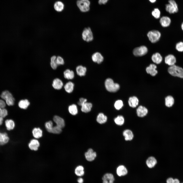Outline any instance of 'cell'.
Segmentation results:
<instances>
[{"instance_id": "obj_29", "label": "cell", "mask_w": 183, "mask_h": 183, "mask_svg": "<svg viewBox=\"0 0 183 183\" xmlns=\"http://www.w3.org/2000/svg\"><path fill=\"white\" fill-rule=\"evenodd\" d=\"M76 70L77 74L80 76H84L87 70L86 68L82 65L77 66L76 68Z\"/></svg>"}, {"instance_id": "obj_31", "label": "cell", "mask_w": 183, "mask_h": 183, "mask_svg": "<svg viewBox=\"0 0 183 183\" xmlns=\"http://www.w3.org/2000/svg\"><path fill=\"white\" fill-rule=\"evenodd\" d=\"M107 116L102 113H99L97 118V122L100 124H103L105 123L107 121Z\"/></svg>"}, {"instance_id": "obj_35", "label": "cell", "mask_w": 183, "mask_h": 183, "mask_svg": "<svg viewBox=\"0 0 183 183\" xmlns=\"http://www.w3.org/2000/svg\"><path fill=\"white\" fill-rule=\"evenodd\" d=\"M114 121L116 125L118 126H121L124 124L125 119L123 116L119 115L115 118Z\"/></svg>"}, {"instance_id": "obj_22", "label": "cell", "mask_w": 183, "mask_h": 183, "mask_svg": "<svg viewBox=\"0 0 183 183\" xmlns=\"http://www.w3.org/2000/svg\"><path fill=\"white\" fill-rule=\"evenodd\" d=\"M146 164L147 167L149 168L154 167L157 163L156 158L153 156L148 157L146 161Z\"/></svg>"}, {"instance_id": "obj_39", "label": "cell", "mask_w": 183, "mask_h": 183, "mask_svg": "<svg viewBox=\"0 0 183 183\" xmlns=\"http://www.w3.org/2000/svg\"><path fill=\"white\" fill-rule=\"evenodd\" d=\"M56 57L55 56H53L51 58L50 65L51 68L54 70L56 69L58 66L56 62Z\"/></svg>"}, {"instance_id": "obj_17", "label": "cell", "mask_w": 183, "mask_h": 183, "mask_svg": "<svg viewBox=\"0 0 183 183\" xmlns=\"http://www.w3.org/2000/svg\"><path fill=\"white\" fill-rule=\"evenodd\" d=\"M53 119L57 126L62 129L65 127V124L64 120L61 117L57 115H55L53 117Z\"/></svg>"}, {"instance_id": "obj_19", "label": "cell", "mask_w": 183, "mask_h": 183, "mask_svg": "<svg viewBox=\"0 0 183 183\" xmlns=\"http://www.w3.org/2000/svg\"><path fill=\"white\" fill-rule=\"evenodd\" d=\"M157 67L155 65L151 64L146 68V71L147 73L150 74L151 76H155L158 73V71L156 70Z\"/></svg>"}, {"instance_id": "obj_51", "label": "cell", "mask_w": 183, "mask_h": 183, "mask_svg": "<svg viewBox=\"0 0 183 183\" xmlns=\"http://www.w3.org/2000/svg\"><path fill=\"white\" fill-rule=\"evenodd\" d=\"M4 121V118L0 116V126L3 124Z\"/></svg>"}, {"instance_id": "obj_27", "label": "cell", "mask_w": 183, "mask_h": 183, "mask_svg": "<svg viewBox=\"0 0 183 183\" xmlns=\"http://www.w3.org/2000/svg\"><path fill=\"white\" fill-rule=\"evenodd\" d=\"M81 110L84 113H87L89 112L91 110L92 106V104L89 102H87L82 104Z\"/></svg>"}, {"instance_id": "obj_43", "label": "cell", "mask_w": 183, "mask_h": 183, "mask_svg": "<svg viewBox=\"0 0 183 183\" xmlns=\"http://www.w3.org/2000/svg\"><path fill=\"white\" fill-rule=\"evenodd\" d=\"M8 115V112L6 109L0 108V116L4 118H5Z\"/></svg>"}, {"instance_id": "obj_36", "label": "cell", "mask_w": 183, "mask_h": 183, "mask_svg": "<svg viewBox=\"0 0 183 183\" xmlns=\"http://www.w3.org/2000/svg\"><path fill=\"white\" fill-rule=\"evenodd\" d=\"M69 113L72 115H75L78 113V110L77 106L75 104H72L69 105L68 108Z\"/></svg>"}, {"instance_id": "obj_3", "label": "cell", "mask_w": 183, "mask_h": 183, "mask_svg": "<svg viewBox=\"0 0 183 183\" xmlns=\"http://www.w3.org/2000/svg\"><path fill=\"white\" fill-rule=\"evenodd\" d=\"M105 86L106 89L111 92H115L117 91L119 89V85L114 82L111 79H106L105 82Z\"/></svg>"}, {"instance_id": "obj_42", "label": "cell", "mask_w": 183, "mask_h": 183, "mask_svg": "<svg viewBox=\"0 0 183 183\" xmlns=\"http://www.w3.org/2000/svg\"><path fill=\"white\" fill-rule=\"evenodd\" d=\"M62 131V128L56 125L53 126L51 132V133L55 134H59Z\"/></svg>"}, {"instance_id": "obj_8", "label": "cell", "mask_w": 183, "mask_h": 183, "mask_svg": "<svg viewBox=\"0 0 183 183\" xmlns=\"http://www.w3.org/2000/svg\"><path fill=\"white\" fill-rule=\"evenodd\" d=\"M148 51L147 47L143 45L135 48L133 51V53L135 56H142L145 55Z\"/></svg>"}, {"instance_id": "obj_23", "label": "cell", "mask_w": 183, "mask_h": 183, "mask_svg": "<svg viewBox=\"0 0 183 183\" xmlns=\"http://www.w3.org/2000/svg\"><path fill=\"white\" fill-rule=\"evenodd\" d=\"M40 146L39 141L36 139L31 140L28 144L29 148L32 150H37Z\"/></svg>"}, {"instance_id": "obj_24", "label": "cell", "mask_w": 183, "mask_h": 183, "mask_svg": "<svg viewBox=\"0 0 183 183\" xmlns=\"http://www.w3.org/2000/svg\"><path fill=\"white\" fill-rule=\"evenodd\" d=\"M30 104L28 100L26 99H21L19 101L18 105L19 108L21 109H26L27 108Z\"/></svg>"}, {"instance_id": "obj_5", "label": "cell", "mask_w": 183, "mask_h": 183, "mask_svg": "<svg viewBox=\"0 0 183 183\" xmlns=\"http://www.w3.org/2000/svg\"><path fill=\"white\" fill-rule=\"evenodd\" d=\"M169 3L165 5L166 11L170 14H174L178 10V5L174 0H169Z\"/></svg>"}, {"instance_id": "obj_20", "label": "cell", "mask_w": 183, "mask_h": 183, "mask_svg": "<svg viewBox=\"0 0 183 183\" xmlns=\"http://www.w3.org/2000/svg\"><path fill=\"white\" fill-rule=\"evenodd\" d=\"M116 173L119 176H124L128 173V170L126 167L123 165L118 166L116 169Z\"/></svg>"}, {"instance_id": "obj_44", "label": "cell", "mask_w": 183, "mask_h": 183, "mask_svg": "<svg viewBox=\"0 0 183 183\" xmlns=\"http://www.w3.org/2000/svg\"><path fill=\"white\" fill-rule=\"evenodd\" d=\"M152 14L155 18H159L160 17V11L158 8H155L152 11Z\"/></svg>"}, {"instance_id": "obj_2", "label": "cell", "mask_w": 183, "mask_h": 183, "mask_svg": "<svg viewBox=\"0 0 183 183\" xmlns=\"http://www.w3.org/2000/svg\"><path fill=\"white\" fill-rule=\"evenodd\" d=\"M1 97L5 101L7 105L11 106L14 104L15 99L9 91L5 90L3 92L1 95Z\"/></svg>"}, {"instance_id": "obj_47", "label": "cell", "mask_w": 183, "mask_h": 183, "mask_svg": "<svg viewBox=\"0 0 183 183\" xmlns=\"http://www.w3.org/2000/svg\"><path fill=\"white\" fill-rule=\"evenodd\" d=\"M87 101V100L86 99L82 98H81L78 102V104L79 105L81 106L82 104L86 102Z\"/></svg>"}, {"instance_id": "obj_4", "label": "cell", "mask_w": 183, "mask_h": 183, "mask_svg": "<svg viewBox=\"0 0 183 183\" xmlns=\"http://www.w3.org/2000/svg\"><path fill=\"white\" fill-rule=\"evenodd\" d=\"M90 4L89 0H78L77 2L78 7L82 12H86L89 10Z\"/></svg>"}, {"instance_id": "obj_13", "label": "cell", "mask_w": 183, "mask_h": 183, "mask_svg": "<svg viewBox=\"0 0 183 183\" xmlns=\"http://www.w3.org/2000/svg\"><path fill=\"white\" fill-rule=\"evenodd\" d=\"M9 138L8 134L5 132H0V145H3L9 142Z\"/></svg>"}, {"instance_id": "obj_53", "label": "cell", "mask_w": 183, "mask_h": 183, "mask_svg": "<svg viewBox=\"0 0 183 183\" xmlns=\"http://www.w3.org/2000/svg\"><path fill=\"white\" fill-rule=\"evenodd\" d=\"M181 28L182 30L183 31V22L181 23Z\"/></svg>"}, {"instance_id": "obj_40", "label": "cell", "mask_w": 183, "mask_h": 183, "mask_svg": "<svg viewBox=\"0 0 183 183\" xmlns=\"http://www.w3.org/2000/svg\"><path fill=\"white\" fill-rule=\"evenodd\" d=\"M52 122L49 121L46 122L45 124V126L47 131L51 133L52 129L53 127Z\"/></svg>"}, {"instance_id": "obj_21", "label": "cell", "mask_w": 183, "mask_h": 183, "mask_svg": "<svg viewBox=\"0 0 183 183\" xmlns=\"http://www.w3.org/2000/svg\"><path fill=\"white\" fill-rule=\"evenodd\" d=\"M52 85L54 89L59 90L62 88L63 83L60 79L58 78H56L53 80Z\"/></svg>"}, {"instance_id": "obj_48", "label": "cell", "mask_w": 183, "mask_h": 183, "mask_svg": "<svg viewBox=\"0 0 183 183\" xmlns=\"http://www.w3.org/2000/svg\"><path fill=\"white\" fill-rule=\"evenodd\" d=\"M109 0H99L98 3L100 5L105 4Z\"/></svg>"}, {"instance_id": "obj_34", "label": "cell", "mask_w": 183, "mask_h": 183, "mask_svg": "<svg viewBox=\"0 0 183 183\" xmlns=\"http://www.w3.org/2000/svg\"><path fill=\"white\" fill-rule=\"evenodd\" d=\"M174 103V99L171 96H168L165 98V105L168 107H170L173 106Z\"/></svg>"}, {"instance_id": "obj_1", "label": "cell", "mask_w": 183, "mask_h": 183, "mask_svg": "<svg viewBox=\"0 0 183 183\" xmlns=\"http://www.w3.org/2000/svg\"><path fill=\"white\" fill-rule=\"evenodd\" d=\"M168 71L173 76L183 78V68L175 64L170 66L168 68Z\"/></svg>"}, {"instance_id": "obj_10", "label": "cell", "mask_w": 183, "mask_h": 183, "mask_svg": "<svg viewBox=\"0 0 183 183\" xmlns=\"http://www.w3.org/2000/svg\"><path fill=\"white\" fill-rule=\"evenodd\" d=\"M92 59L94 62L99 64L103 61L104 58L100 53L97 52L92 54Z\"/></svg>"}, {"instance_id": "obj_41", "label": "cell", "mask_w": 183, "mask_h": 183, "mask_svg": "<svg viewBox=\"0 0 183 183\" xmlns=\"http://www.w3.org/2000/svg\"><path fill=\"white\" fill-rule=\"evenodd\" d=\"M123 105V101L120 100L116 101L114 104L115 108L117 110H119L121 109Z\"/></svg>"}, {"instance_id": "obj_28", "label": "cell", "mask_w": 183, "mask_h": 183, "mask_svg": "<svg viewBox=\"0 0 183 183\" xmlns=\"http://www.w3.org/2000/svg\"><path fill=\"white\" fill-rule=\"evenodd\" d=\"M32 133L34 138L38 139L41 137L42 136V131L39 128H35L33 130Z\"/></svg>"}, {"instance_id": "obj_15", "label": "cell", "mask_w": 183, "mask_h": 183, "mask_svg": "<svg viewBox=\"0 0 183 183\" xmlns=\"http://www.w3.org/2000/svg\"><path fill=\"white\" fill-rule=\"evenodd\" d=\"M171 18L167 16H164L161 18L160 23L161 25L163 27H169L171 24Z\"/></svg>"}, {"instance_id": "obj_33", "label": "cell", "mask_w": 183, "mask_h": 183, "mask_svg": "<svg viewBox=\"0 0 183 183\" xmlns=\"http://www.w3.org/2000/svg\"><path fill=\"white\" fill-rule=\"evenodd\" d=\"M74 84L72 82L69 81L65 84L64 88L66 91L68 93H70L73 91Z\"/></svg>"}, {"instance_id": "obj_11", "label": "cell", "mask_w": 183, "mask_h": 183, "mask_svg": "<svg viewBox=\"0 0 183 183\" xmlns=\"http://www.w3.org/2000/svg\"><path fill=\"white\" fill-rule=\"evenodd\" d=\"M97 154L92 148L89 149L85 154V156L86 159L89 161L94 160L96 158Z\"/></svg>"}, {"instance_id": "obj_12", "label": "cell", "mask_w": 183, "mask_h": 183, "mask_svg": "<svg viewBox=\"0 0 183 183\" xmlns=\"http://www.w3.org/2000/svg\"><path fill=\"white\" fill-rule=\"evenodd\" d=\"M5 126L8 131L13 130L15 126V124L13 120L11 118H7L4 121Z\"/></svg>"}, {"instance_id": "obj_26", "label": "cell", "mask_w": 183, "mask_h": 183, "mask_svg": "<svg viewBox=\"0 0 183 183\" xmlns=\"http://www.w3.org/2000/svg\"><path fill=\"white\" fill-rule=\"evenodd\" d=\"M151 59L154 63L159 64L162 62L163 58L162 56L159 53H156L152 55Z\"/></svg>"}, {"instance_id": "obj_6", "label": "cell", "mask_w": 183, "mask_h": 183, "mask_svg": "<svg viewBox=\"0 0 183 183\" xmlns=\"http://www.w3.org/2000/svg\"><path fill=\"white\" fill-rule=\"evenodd\" d=\"M82 36L83 40L87 42L91 41L94 39L93 32L89 27L85 28L83 29Z\"/></svg>"}, {"instance_id": "obj_18", "label": "cell", "mask_w": 183, "mask_h": 183, "mask_svg": "<svg viewBox=\"0 0 183 183\" xmlns=\"http://www.w3.org/2000/svg\"><path fill=\"white\" fill-rule=\"evenodd\" d=\"M102 180L103 183H114L115 178L112 174L107 173L103 176Z\"/></svg>"}, {"instance_id": "obj_50", "label": "cell", "mask_w": 183, "mask_h": 183, "mask_svg": "<svg viewBox=\"0 0 183 183\" xmlns=\"http://www.w3.org/2000/svg\"><path fill=\"white\" fill-rule=\"evenodd\" d=\"M77 181L78 183H83V180L82 178L80 177L78 178Z\"/></svg>"}, {"instance_id": "obj_37", "label": "cell", "mask_w": 183, "mask_h": 183, "mask_svg": "<svg viewBox=\"0 0 183 183\" xmlns=\"http://www.w3.org/2000/svg\"><path fill=\"white\" fill-rule=\"evenodd\" d=\"M75 173L77 176H83L84 173L83 167L81 165L77 166L75 169Z\"/></svg>"}, {"instance_id": "obj_32", "label": "cell", "mask_w": 183, "mask_h": 183, "mask_svg": "<svg viewBox=\"0 0 183 183\" xmlns=\"http://www.w3.org/2000/svg\"><path fill=\"white\" fill-rule=\"evenodd\" d=\"M64 5L62 2L58 1L55 2L54 5V8L55 10L58 12H60L64 9Z\"/></svg>"}, {"instance_id": "obj_45", "label": "cell", "mask_w": 183, "mask_h": 183, "mask_svg": "<svg viewBox=\"0 0 183 183\" xmlns=\"http://www.w3.org/2000/svg\"><path fill=\"white\" fill-rule=\"evenodd\" d=\"M56 62L57 66L63 65L64 64V61L63 59L59 56H58L56 57Z\"/></svg>"}, {"instance_id": "obj_55", "label": "cell", "mask_w": 183, "mask_h": 183, "mask_svg": "<svg viewBox=\"0 0 183 183\" xmlns=\"http://www.w3.org/2000/svg\"><path fill=\"white\" fill-rule=\"evenodd\" d=\"M182 183H183V182H182Z\"/></svg>"}, {"instance_id": "obj_14", "label": "cell", "mask_w": 183, "mask_h": 183, "mask_svg": "<svg viewBox=\"0 0 183 183\" xmlns=\"http://www.w3.org/2000/svg\"><path fill=\"white\" fill-rule=\"evenodd\" d=\"M148 113L147 108L142 105L140 106L136 110L137 116L140 117H143L146 116Z\"/></svg>"}, {"instance_id": "obj_9", "label": "cell", "mask_w": 183, "mask_h": 183, "mask_svg": "<svg viewBox=\"0 0 183 183\" xmlns=\"http://www.w3.org/2000/svg\"><path fill=\"white\" fill-rule=\"evenodd\" d=\"M164 61L166 64L171 66L175 64L176 63V59L174 55L170 54L165 57Z\"/></svg>"}, {"instance_id": "obj_25", "label": "cell", "mask_w": 183, "mask_h": 183, "mask_svg": "<svg viewBox=\"0 0 183 183\" xmlns=\"http://www.w3.org/2000/svg\"><path fill=\"white\" fill-rule=\"evenodd\" d=\"M139 102L138 99L135 96L130 97L128 101L129 106L133 108L136 107L138 105Z\"/></svg>"}, {"instance_id": "obj_7", "label": "cell", "mask_w": 183, "mask_h": 183, "mask_svg": "<svg viewBox=\"0 0 183 183\" xmlns=\"http://www.w3.org/2000/svg\"><path fill=\"white\" fill-rule=\"evenodd\" d=\"M147 36L151 42L155 43L159 40L161 36V34L158 30H152L148 33Z\"/></svg>"}, {"instance_id": "obj_52", "label": "cell", "mask_w": 183, "mask_h": 183, "mask_svg": "<svg viewBox=\"0 0 183 183\" xmlns=\"http://www.w3.org/2000/svg\"><path fill=\"white\" fill-rule=\"evenodd\" d=\"M173 183H180L179 180L177 178L174 179Z\"/></svg>"}, {"instance_id": "obj_16", "label": "cell", "mask_w": 183, "mask_h": 183, "mask_svg": "<svg viewBox=\"0 0 183 183\" xmlns=\"http://www.w3.org/2000/svg\"><path fill=\"white\" fill-rule=\"evenodd\" d=\"M124 139L126 141H131L133 140L134 135L132 131L130 129H126L123 133Z\"/></svg>"}, {"instance_id": "obj_38", "label": "cell", "mask_w": 183, "mask_h": 183, "mask_svg": "<svg viewBox=\"0 0 183 183\" xmlns=\"http://www.w3.org/2000/svg\"><path fill=\"white\" fill-rule=\"evenodd\" d=\"M175 48L179 52H183V41H180L177 43L175 45Z\"/></svg>"}, {"instance_id": "obj_46", "label": "cell", "mask_w": 183, "mask_h": 183, "mask_svg": "<svg viewBox=\"0 0 183 183\" xmlns=\"http://www.w3.org/2000/svg\"><path fill=\"white\" fill-rule=\"evenodd\" d=\"M7 105L5 101L4 100L0 99V108H5Z\"/></svg>"}, {"instance_id": "obj_30", "label": "cell", "mask_w": 183, "mask_h": 183, "mask_svg": "<svg viewBox=\"0 0 183 183\" xmlns=\"http://www.w3.org/2000/svg\"><path fill=\"white\" fill-rule=\"evenodd\" d=\"M64 75L65 79L68 80L72 79L74 78V73L73 71L67 69L64 72Z\"/></svg>"}, {"instance_id": "obj_49", "label": "cell", "mask_w": 183, "mask_h": 183, "mask_svg": "<svg viewBox=\"0 0 183 183\" xmlns=\"http://www.w3.org/2000/svg\"><path fill=\"white\" fill-rule=\"evenodd\" d=\"M174 179L172 177H169L166 180V183H173Z\"/></svg>"}, {"instance_id": "obj_54", "label": "cell", "mask_w": 183, "mask_h": 183, "mask_svg": "<svg viewBox=\"0 0 183 183\" xmlns=\"http://www.w3.org/2000/svg\"><path fill=\"white\" fill-rule=\"evenodd\" d=\"M149 1L151 3H153L155 2L156 0H149Z\"/></svg>"}]
</instances>
